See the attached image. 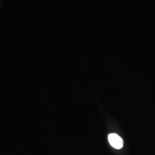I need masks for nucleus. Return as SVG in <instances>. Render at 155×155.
Returning a JSON list of instances; mask_svg holds the SVG:
<instances>
[{
    "instance_id": "obj_1",
    "label": "nucleus",
    "mask_w": 155,
    "mask_h": 155,
    "mask_svg": "<svg viewBox=\"0 0 155 155\" xmlns=\"http://www.w3.org/2000/svg\"><path fill=\"white\" fill-rule=\"evenodd\" d=\"M108 140L111 145L117 150L121 149L124 145L122 138L116 133H111L108 136Z\"/></svg>"
}]
</instances>
